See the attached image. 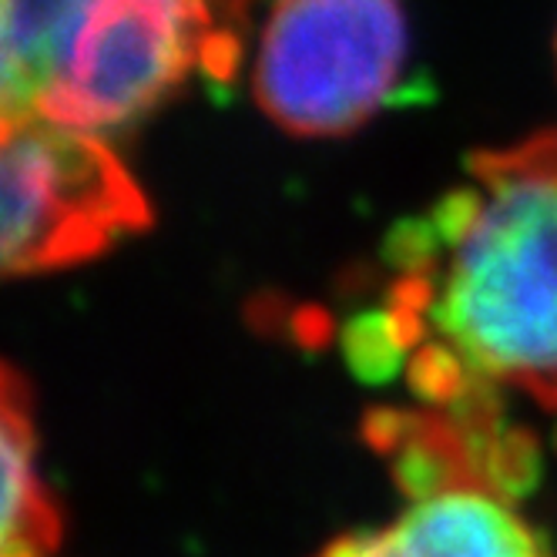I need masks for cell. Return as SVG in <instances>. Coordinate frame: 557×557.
<instances>
[{
  "mask_svg": "<svg viewBox=\"0 0 557 557\" xmlns=\"http://www.w3.org/2000/svg\"><path fill=\"white\" fill-rule=\"evenodd\" d=\"M393 246L400 275L356 323V363L380 373L410 349V383L433 404L513 386L557 407V132L476 154Z\"/></svg>",
  "mask_w": 557,
  "mask_h": 557,
  "instance_id": "cell-1",
  "label": "cell"
},
{
  "mask_svg": "<svg viewBox=\"0 0 557 557\" xmlns=\"http://www.w3.org/2000/svg\"><path fill=\"white\" fill-rule=\"evenodd\" d=\"M238 30L215 0H0L4 125L45 117L104 135L188 74L228 77Z\"/></svg>",
  "mask_w": 557,
  "mask_h": 557,
  "instance_id": "cell-2",
  "label": "cell"
},
{
  "mask_svg": "<svg viewBox=\"0 0 557 557\" xmlns=\"http://www.w3.org/2000/svg\"><path fill=\"white\" fill-rule=\"evenodd\" d=\"M407 61L400 0H275L259 34L252 88L293 135L360 128Z\"/></svg>",
  "mask_w": 557,
  "mask_h": 557,
  "instance_id": "cell-3",
  "label": "cell"
},
{
  "mask_svg": "<svg viewBox=\"0 0 557 557\" xmlns=\"http://www.w3.org/2000/svg\"><path fill=\"white\" fill-rule=\"evenodd\" d=\"M4 269L85 262L148 225V202L101 135L24 117L4 125Z\"/></svg>",
  "mask_w": 557,
  "mask_h": 557,
  "instance_id": "cell-4",
  "label": "cell"
},
{
  "mask_svg": "<svg viewBox=\"0 0 557 557\" xmlns=\"http://www.w3.org/2000/svg\"><path fill=\"white\" fill-rule=\"evenodd\" d=\"M323 557H550L537 531L491 481H454L413 497L393 524L352 534Z\"/></svg>",
  "mask_w": 557,
  "mask_h": 557,
  "instance_id": "cell-5",
  "label": "cell"
},
{
  "mask_svg": "<svg viewBox=\"0 0 557 557\" xmlns=\"http://www.w3.org/2000/svg\"><path fill=\"white\" fill-rule=\"evenodd\" d=\"M4 537L0 557H54L61 524L41 484L34 457V423L27 386L17 370H4Z\"/></svg>",
  "mask_w": 557,
  "mask_h": 557,
  "instance_id": "cell-6",
  "label": "cell"
},
{
  "mask_svg": "<svg viewBox=\"0 0 557 557\" xmlns=\"http://www.w3.org/2000/svg\"><path fill=\"white\" fill-rule=\"evenodd\" d=\"M249 4V0H215V8L222 11V17L235 27L238 24V14H243V8Z\"/></svg>",
  "mask_w": 557,
  "mask_h": 557,
  "instance_id": "cell-7",
  "label": "cell"
}]
</instances>
